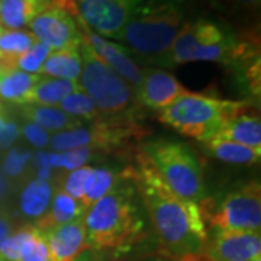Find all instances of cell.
Returning a JSON list of instances; mask_svg holds the SVG:
<instances>
[{"label": "cell", "instance_id": "cell-33", "mask_svg": "<svg viewBox=\"0 0 261 261\" xmlns=\"http://www.w3.org/2000/svg\"><path fill=\"white\" fill-rule=\"evenodd\" d=\"M20 135V128L15 122L9 121L0 129V148H8Z\"/></svg>", "mask_w": 261, "mask_h": 261}, {"label": "cell", "instance_id": "cell-6", "mask_svg": "<svg viewBox=\"0 0 261 261\" xmlns=\"http://www.w3.org/2000/svg\"><path fill=\"white\" fill-rule=\"evenodd\" d=\"M247 106H250L248 102L224 100L187 90L176 102L159 112V119L178 134L203 142L216 137L225 122Z\"/></svg>", "mask_w": 261, "mask_h": 261}, {"label": "cell", "instance_id": "cell-40", "mask_svg": "<svg viewBox=\"0 0 261 261\" xmlns=\"http://www.w3.org/2000/svg\"><path fill=\"white\" fill-rule=\"evenodd\" d=\"M254 261H261V258H258V260H254Z\"/></svg>", "mask_w": 261, "mask_h": 261}, {"label": "cell", "instance_id": "cell-26", "mask_svg": "<svg viewBox=\"0 0 261 261\" xmlns=\"http://www.w3.org/2000/svg\"><path fill=\"white\" fill-rule=\"evenodd\" d=\"M60 109L67 115L73 116L75 119H87V121H97L100 119L102 112L97 109L94 102L84 93L83 90H77L68 94L60 102Z\"/></svg>", "mask_w": 261, "mask_h": 261}, {"label": "cell", "instance_id": "cell-17", "mask_svg": "<svg viewBox=\"0 0 261 261\" xmlns=\"http://www.w3.org/2000/svg\"><path fill=\"white\" fill-rule=\"evenodd\" d=\"M22 113L29 122L37 123L42 129L51 132H63L83 126V122L63 112L60 108L39 106V105H22Z\"/></svg>", "mask_w": 261, "mask_h": 261}, {"label": "cell", "instance_id": "cell-10", "mask_svg": "<svg viewBox=\"0 0 261 261\" xmlns=\"http://www.w3.org/2000/svg\"><path fill=\"white\" fill-rule=\"evenodd\" d=\"M144 0H74L80 18L97 35L118 38Z\"/></svg>", "mask_w": 261, "mask_h": 261}, {"label": "cell", "instance_id": "cell-15", "mask_svg": "<svg viewBox=\"0 0 261 261\" xmlns=\"http://www.w3.org/2000/svg\"><path fill=\"white\" fill-rule=\"evenodd\" d=\"M251 105L231 116L216 137L232 141L250 148L261 149V122L260 116L250 112Z\"/></svg>", "mask_w": 261, "mask_h": 261}, {"label": "cell", "instance_id": "cell-2", "mask_svg": "<svg viewBox=\"0 0 261 261\" xmlns=\"http://www.w3.org/2000/svg\"><path fill=\"white\" fill-rule=\"evenodd\" d=\"M87 248L96 251L128 250L145 237L144 206L130 177V167L116 185L84 214Z\"/></svg>", "mask_w": 261, "mask_h": 261}, {"label": "cell", "instance_id": "cell-24", "mask_svg": "<svg viewBox=\"0 0 261 261\" xmlns=\"http://www.w3.org/2000/svg\"><path fill=\"white\" fill-rule=\"evenodd\" d=\"M119 174L109 168H93V173L87 181L82 203L84 207H90L103 196H106L116 185Z\"/></svg>", "mask_w": 261, "mask_h": 261}, {"label": "cell", "instance_id": "cell-34", "mask_svg": "<svg viewBox=\"0 0 261 261\" xmlns=\"http://www.w3.org/2000/svg\"><path fill=\"white\" fill-rule=\"evenodd\" d=\"M224 5H228L233 9L241 10H255L260 6V0H219Z\"/></svg>", "mask_w": 261, "mask_h": 261}, {"label": "cell", "instance_id": "cell-30", "mask_svg": "<svg viewBox=\"0 0 261 261\" xmlns=\"http://www.w3.org/2000/svg\"><path fill=\"white\" fill-rule=\"evenodd\" d=\"M31 160H32V152L29 149L22 148V147L12 148L3 161V173L8 177H19Z\"/></svg>", "mask_w": 261, "mask_h": 261}, {"label": "cell", "instance_id": "cell-35", "mask_svg": "<svg viewBox=\"0 0 261 261\" xmlns=\"http://www.w3.org/2000/svg\"><path fill=\"white\" fill-rule=\"evenodd\" d=\"M10 235V219L8 215L0 214V245Z\"/></svg>", "mask_w": 261, "mask_h": 261}, {"label": "cell", "instance_id": "cell-11", "mask_svg": "<svg viewBox=\"0 0 261 261\" xmlns=\"http://www.w3.org/2000/svg\"><path fill=\"white\" fill-rule=\"evenodd\" d=\"M205 257L207 261H254L261 258L260 232L214 229Z\"/></svg>", "mask_w": 261, "mask_h": 261}, {"label": "cell", "instance_id": "cell-5", "mask_svg": "<svg viewBox=\"0 0 261 261\" xmlns=\"http://www.w3.org/2000/svg\"><path fill=\"white\" fill-rule=\"evenodd\" d=\"M140 155L178 197L195 203L205 200L202 164L186 144L168 138L149 140L141 147Z\"/></svg>", "mask_w": 261, "mask_h": 261}, {"label": "cell", "instance_id": "cell-29", "mask_svg": "<svg viewBox=\"0 0 261 261\" xmlns=\"http://www.w3.org/2000/svg\"><path fill=\"white\" fill-rule=\"evenodd\" d=\"M93 173V167L90 166H83V167L75 168L71 170L67 177L64 178V183H63V192H65L67 195H70L73 199L82 202L84 196V190L87 186V181Z\"/></svg>", "mask_w": 261, "mask_h": 261}, {"label": "cell", "instance_id": "cell-22", "mask_svg": "<svg viewBox=\"0 0 261 261\" xmlns=\"http://www.w3.org/2000/svg\"><path fill=\"white\" fill-rule=\"evenodd\" d=\"M80 84L70 80L61 79H39L38 83L31 90L27 105H39V106H54L73 92L80 90Z\"/></svg>", "mask_w": 261, "mask_h": 261}, {"label": "cell", "instance_id": "cell-28", "mask_svg": "<svg viewBox=\"0 0 261 261\" xmlns=\"http://www.w3.org/2000/svg\"><path fill=\"white\" fill-rule=\"evenodd\" d=\"M49 53H51V48L37 41L23 56L19 58L16 63V70L29 73V74L41 73V68L49 56Z\"/></svg>", "mask_w": 261, "mask_h": 261}, {"label": "cell", "instance_id": "cell-27", "mask_svg": "<svg viewBox=\"0 0 261 261\" xmlns=\"http://www.w3.org/2000/svg\"><path fill=\"white\" fill-rule=\"evenodd\" d=\"M35 226H22L10 233L0 245V261H18L25 243L35 232Z\"/></svg>", "mask_w": 261, "mask_h": 261}, {"label": "cell", "instance_id": "cell-38", "mask_svg": "<svg viewBox=\"0 0 261 261\" xmlns=\"http://www.w3.org/2000/svg\"><path fill=\"white\" fill-rule=\"evenodd\" d=\"M2 75H3V70L0 68V77H2Z\"/></svg>", "mask_w": 261, "mask_h": 261}, {"label": "cell", "instance_id": "cell-12", "mask_svg": "<svg viewBox=\"0 0 261 261\" xmlns=\"http://www.w3.org/2000/svg\"><path fill=\"white\" fill-rule=\"evenodd\" d=\"M186 92L187 89L168 71L145 70L140 87L135 90V97L141 105L161 112Z\"/></svg>", "mask_w": 261, "mask_h": 261}, {"label": "cell", "instance_id": "cell-18", "mask_svg": "<svg viewBox=\"0 0 261 261\" xmlns=\"http://www.w3.org/2000/svg\"><path fill=\"white\" fill-rule=\"evenodd\" d=\"M38 39L25 31L2 29L0 31V68L3 73L16 70V63Z\"/></svg>", "mask_w": 261, "mask_h": 261}, {"label": "cell", "instance_id": "cell-19", "mask_svg": "<svg viewBox=\"0 0 261 261\" xmlns=\"http://www.w3.org/2000/svg\"><path fill=\"white\" fill-rule=\"evenodd\" d=\"M206 149L218 160L235 166H254L261 159V149L250 148L232 141L214 137L203 141Z\"/></svg>", "mask_w": 261, "mask_h": 261}, {"label": "cell", "instance_id": "cell-21", "mask_svg": "<svg viewBox=\"0 0 261 261\" xmlns=\"http://www.w3.org/2000/svg\"><path fill=\"white\" fill-rule=\"evenodd\" d=\"M53 199V187L47 180L35 178L20 193V212L29 219L39 221L48 212Z\"/></svg>", "mask_w": 261, "mask_h": 261}, {"label": "cell", "instance_id": "cell-7", "mask_svg": "<svg viewBox=\"0 0 261 261\" xmlns=\"http://www.w3.org/2000/svg\"><path fill=\"white\" fill-rule=\"evenodd\" d=\"M79 51L82 56V90L102 113L118 115L125 112L135 99V90L97 56L84 37V32Z\"/></svg>", "mask_w": 261, "mask_h": 261}, {"label": "cell", "instance_id": "cell-39", "mask_svg": "<svg viewBox=\"0 0 261 261\" xmlns=\"http://www.w3.org/2000/svg\"><path fill=\"white\" fill-rule=\"evenodd\" d=\"M2 29H3V28H2V22H0V31H2Z\"/></svg>", "mask_w": 261, "mask_h": 261}, {"label": "cell", "instance_id": "cell-9", "mask_svg": "<svg viewBox=\"0 0 261 261\" xmlns=\"http://www.w3.org/2000/svg\"><path fill=\"white\" fill-rule=\"evenodd\" d=\"M74 16H79L74 0H54L31 20L28 27L38 41L51 48V51L79 49L83 32Z\"/></svg>", "mask_w": 261, "mask_h": 261}, {"label": "cell", "instance_id": "cell-37", "mask_svg": "<svg viewBox=\"0 0 261 261\" xmlns=\"http://www.w3.org/2000/svg\"><path fill=\"white\" fill-rule=\"evenodd\" d=\"M3 190H5V181H3V178L0 176V195L3 193Z\"/></svg>", "mask_w": 261, "mask_h": 261}, {"label": "cell", "instance_id": "cell-4", "mask_svg": "<svg viewBox=\"0 0 261 261\" xmlns=\"http://www.w3.org/2000/svg\"><path fill=\"white\" fill-rule=\"evenodd\" d=\"M178 0H144L116 39L142 57L163 58L183 27Z\"/></svg>", "mask_w": 261, "mask_h": 261}, {"label": "cell", "instance_id": "cell-23", "mask_svg": "<svg viewBox=\"0 0 261 261\" xmlns=\"http://www.w3.org/2000/svg\"><path fill=\"white\" fill-rule=\"evenodd\" d=\"M41 77L20 70H12L0 77V99L15 105H27L31 90Z\"/></svg>", "mask_w": 261, "mask_h": 261}, {"label": "cell", "instance_id": "cell-1", "mask_svg": "<svg viewBox=\"0 0 261 261\" xmlns=\"http://www.w3.org/2000/svg\"><path fill=\"white\" fill-rule=\"evenodd\" d=\"M130 177L163 254L173 261H207L209 231L199 203L173 193L140 154Z\"/></svg>", "mask_w": 261, "mask_h": 261}, {"label": "cell", "instance_id": "cell-8", "mask_svg": "<svg viewBox=\"0 0 261 261\" xmlns=\"http://www.w3.org/2000/svg\"><path fill=\"white\" fill-rule=\"evenodd\" d=\"M205 222L214 229L260 232L261 189L258 180L248 181L231 190L215 207H202Z\"/></svg>", "mask_w": 261, "mask_h": 261}, {"label": "cell", "instance_id": "cell-31", "mask_svg": "<svg viewBox=\"0 0 261 261\" xmlns=\"http://www.w3.org/2000/svg\"><path fill=\"white\" fill-rule=\"evenodd\" d=\"M20 134H23V137L28 140L29 144H32L37 148H45L49 145V135L45 129H42L41 126H38L34 122H27L22 128Z\"/></svg>", "mask_w": 261, "mask_h": 261}, {"label": "cell", "instance_id": "cell-16", "mask_svg": "<svg viewBox=\"0 0 261 261\" xmlns=\"http://www.w3.org/2000/svg\"><path fill=\"white\" fill-rule=\"evenodd\" d=\"M48 207V212L39 221H37V228L39 231L45 232L49 228L57 225L68 224L75 219L83 218L86 209L82 202L73 199L63 190H58L54 197L51 199V203Z\"/></svg>", "mask_w": 261, "mask_h": 261}, {"label": "cell", "instance_id": "cell-3", "mask_svg": "<svg viewBox=\"0 0 261 261\" xmlns=\"http://www.w3.org/2000/svg\"><path fill=\"white\" fill-rule=\"evenodd\" d=\"M254 45L238 41L228 28L222 25L199 19L196 22L183 23L178 35L160 63L178 65L196 61H214L224 64H237Z\"/></svg>", "mask_w": 261, "mask_h": 261}, {"label": "cell", "instance_id": "cell-13", "mask_svg": "<svg viewBox=\"0 0 261 261\" xmlns=\"http://www.w3.org/2000/svg\"><path fill=\"white\" fill-rule=\"evenodd\" d=\"M83 32L86 39L89 41V44L97 53V56L100 57L116 74L121 75L134 90H137L140 87L141 82H142L144 70L130 58L128 49L92 32L86 27L84 22Z\"/></svg>", "mask_w": 261, "mask_h": 261}, {"label": "cell", "instance_id": "cell-20", "mask_svg": "<svg viewBox=\"0 0 261 261\" xmlns=\"http://www.w3.org/2000/svg\"><path fill=\"white\" fill-rule=\"evenodd\" d=\"M41 73L51 79L79 82L82 73V56L79 49L51 51L41 68Z\"/></svg>", "mask_w": 261, "mask_h": 261}, {"label": "cell", "instance_id": "cell-32", "mask_svg": "<svg viewBox=\"0 0 261 261\" xmlns=\"http://www.w3.org/2000/svg\"><path fill=\"white\" fill-rule=\"evenodd\" d=\"M18 261H51L49 258V251H48V245L47 241H45V237H44V232L41 231V235L37 238L35 244L32 245L31 251L22 257L20 260Z\"/></svg>", "mask_w": 261, "mask_h": 261}, {"label": "cell", "instance_id": "cell-14", "mask_svg": "<svg viewBox=\"0 0 261 261\" xmlns=\"http://www.w3.org/2000/svg\"><path fill=\"white\" fill-rule=\"evenodd\" d=\"M51 261H74L87 248L83 218L57 225L44 232Z\"/></svg>", "mask_w": 261, "mask_h": 261}, {"label": "cell", "instance_id": "cell-36", "mask_svg": "<svg viewBox=\"0 0 261 261\" xmlns=\"http://www.w3.org/2000/svg\"><path fill=\"white\" fill-rule=\"evenodd\" d=\"M8 122H9V119H8V112H6L5 106L0 103V129H2Z\"/></svg>", "mask_w": 261, "mask_h": 261}, {"label": "cell", "instance_id": "cell-25", "mask_svg": "<svg viewBox=\"0 0 261 261\" xmlns=\"http://www.w3.org/2000/svg\"><path fill=\"white\" fill-rule=\"evenodd\" d=\"M49 147L54 151H58V152L77 148L93 149V130H92V128L80 126V128H74V129L57 132L49 138Z\"/></svg>", "mask_w": 261, "mask_h": 261}]
</instances>
